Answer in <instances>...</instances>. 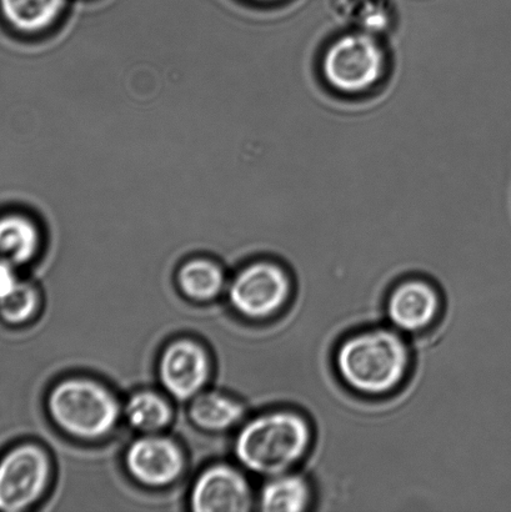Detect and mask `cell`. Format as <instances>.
Masks as SVG:
<instances>
[{
  "mask_svg": "<svg viewBox=\"0 0 511 512\" xmlns=\"http://www.w3.org/2000/svg\"><path fill=\"white\" fill-rule=\"evenodd\" d=\"M190 504L197 512H245L252 508V490L238 470L215 465L199 476Z\"/></svg>",
  "mask_w": 511,
  "mask_h": 512,
  "instance_id": "obj_10",
  "label": "cell"
},
{
  "mask_svg": "<svg viewBox=\"0 0 511 512\" xmlns=\"http://www.w3.org/2000/svg\"><path fill=\"white\" fill-rule=\"evenodd\" d=\"M39 298L32 285L19 281L18 285L0 299V318L8 324H23L37 311Z\"/></svg>",
  "mask_w": 511,
  "mask_h": 512,
  "instance_id": "obj_17",
  "label": "cell"
},
{
  "mask_svg": "<svg viewBox=\"0 0 511 512\" xmlns=\"http://www.w3.org/2000/svg\"><path fill=\"white\" fill-rule=\"evenodd\" d=\"M190 419L200 429L224 431L237 425L244 416L238 401L219 393H202L193 398L189 409Z\"/></svg>",
  "mask_w": 511,
  "mask_h": 512,
  "instance_id": "obj_14",
  "label": "cell"
},
{
  "mask_svg": "<svg viewBox=\"0 0 511 512\" xmlns=\"http://www.w3.org/2000/svg\"><path fill=\"white\" fill-rule=\"evenodd\" d=\"M124 413L129 424L144 433H157L172 419L167 401L153 391H140L133 395L125 405Z\"/></svg>",
  "mask_w": 511,
  "mask_h": 512,
  "instance_id": "obj_16",
  "label": "cell"
},
{
  "mask_svg": "<svg viewBox=\"0 0 511 512\" xmlns=\"http://www.w3.org/2000/svg\"><path fill=\"white\" fill-rule=\"evenodd\" d=\"M389 13L383 5L377 3H369L364 5L358 13V22L360 30L370 34L382 32L389 25Z\"/></svg>",
  "mask_w": 511,
  "mask_h": 512,
  "instance_id": "obj_18",
  "label": "cell"
},
{
  "mask_svg": "<svg viewBox=\"0 0 511 512\" xmlns=\"http://www.w3.org/2000/svg\"><path fill=\"white\" fill-rule=\"evenodd\" d=\"M313 493L302 475L285 473L270 478L260 493V508L267 512H303L312 504Z\"/></svg>",
  "mask_w": 511,
  "mask_h": 512,
  "instance_id": "obj_13",
  "label": "cell"
},
{
  "mask_svg": "<svg viewBox=\"0 0 511 512\" xmlns=\"http://www.w3.org/2000/svg\"><path fill=\"white\" fill-rule=\"evenodd\" d=\"M67 4L68 0H0V12L17 32L39 35L60 22Z\"/></svg>",
  "mask_w": 511,
  "mask_h": 512,
  "instance_id": "obj_11",
  "label": "cell"
},
{
  "mask_svg": "<svg viewBox=\"0 0 511 512\" xmlns=\"http://www.w3.org/2000/svg\"><path fill=\"white\" fill-rule=\"evenodd\" d=\"M257 2H274V0H257Z\"/></svg>",
  "mask_w": 511,
  "mask_h": 512,
  "instance_id": "obj_20",
  "label": "cell"
},
{
  "mask_svg": "<svg viewBox=\"0 0 511 512\" xmlns=\"http://www.w3.org/2000/svg\"><path fill=\"white\" fill-rule=\"evenodd\" d=\"M442 296L428 280L412 278L400 281L388 296L387 316L399 333L419 334L438 320Z\"/></svg>",
  "mask_w": 511,
  "mask_h": 512,
  "instance_id": "obj_7",
  "label": "cell"
},
{
  "mask_svg": "<svg viewBox=\"0 0 511 512\" xmlns=\"http://www.w3.org/2000/svg\"><path fill=\"white\" fill-rule=\"evenodd\" d=\"M50 463L35 444H22L0 459V511L27 510L47 489Z\"/></svg>",
  "mask_w": 511,
  "mask_h": 512,
  "instance_id": "obj_6",
  "label": "cell"
},
{
  "mask_svg": "<svg viewBox=\"0 0 511 512\" xmlns=\"http://www.w3.org/2000/svg\"><path fill=\"white\" fill-rule=\"evenodd\" d=\"M313 444L312 424L292 410L272 411L249 421L235 441L240 464L254 474L273 478L289 473Z\"/></svg>",
  "mask_w": 511,
  "mask_h": 512,
  "instance_id": "obj_2",
  "label": "cell"
},
{
  "mask_svg": "<svg viewBox=\"0 0 511 512\" xmlns=\"http://www.w3.org/2000/svg\"><path fill=\"white\" fill-rule=\"evenodd\" d=\"M293 283L287 270L272 261H257L235 276L229 296L234 309L250 319H268L289 303Z\"/></svg>",
  "mask_w": 511,
  "mask_h": 512,
  "instance_id": "obj_5",
  "label": "cell"
},
{
  "mask_svg": "<svg viewBox=\"0 0 511 512\" xmlns=\"http://www.w3.org/2000/svg\"><path fill=\"white\" fill-rule=\"evenodd\" d=\"M178 285L190 299L212 300L223 289V271L213 261L203 259L188 261L179 270Z\"/></svg>",
  "mask_w": 511,
  "mask_h": 512,
  "instance_id": "obj_15",
  "label": "cell"
},
{
  "mask_svg": "<svg viewBox=\"0 0 511 512\" xmlns=\"http://www.w3.org/2000/svg\"><path fill=\"white\" fill-rule=\"evenodd\" d=\"M40 232L34 220L24 214L0 217V261L18 268L38 254Z\"/></svg>",
  "mask_w": 511,
  "mask_h": 512,
  "instance_id": "obj_12",
  "label": "cell"
},
{
  "mask_svg": "<svg viewBox=\"0 0 511 512\" xmlns=\"http://www.w3.org/2000/svg\"><path fill=\"white\" fill-rule=\"evenodd\" d=\"M387 68V55L377 35L363 32L344 34L323 55L325 80L344 94L367 92L379 83Z\"/></svg>",
  "mask_w": 511,
  "mask_h": 512,
  "instance_id": "obj_4",
  "label": "cell"
},
{
  "mask_svg": "<svg viewBox=\"0 0 511 512\" xmlns=\"http://www.w3.org/2000/svg\"><path fill=\"white\" fill-rule=\"evenodd\" d=\"M14 266L0 261V299L9 294L15 286L18 285L19 280L15 274Z\"/></svg>",
  "mask_w": 511,
  "mask_h": 512,
  "instance_id": "obj_19",
  "label": "cell"
},
{
  "mask_svg": "<svg viewBox=\"0 0 511 512\" xmlns=\"http://www.w3.org/2000/svg\"><path fill=\"white\" fill-rule=\"evenodd\" d=\"M125 464L130 475L139 483L158 488L172 484L179 478L184 459L173 440L150 435L135 440L129 446Z\"/></svg>",
  "mask_w": 511,
  "mask_h": 512,
  "instance_id": "obj_9",
  "label": "cell"
},
{
  "mask_svg": "<svg viewBox=\"0 0 511 512\" xmlns=\"http://www.w3.org/2000/svg\"><path fill=\"white\" fill-rule=\"evenodd\" d=\"M209 375L208 355L195 341H175L164 350L160 358V381L175 399L195 398L207 384Z\"/></svg>",
  "mask_w": 511,
  "mask_h": 512,
  "instance_id": "obj_8",
  "label": "cell"
},
{
  "mask_svg": "<svg viewBox=\"0 0 511 512\" xmlns=\"http://www.w3.org/2000/svg\"><path fill=\"white\" fill-rule=\"evenodd\" d=\"M334 361L340 380L354 393L382 396L393 393L407 379L412 353L398 330L373 328L344 339Z\"/></svg>",
  "mask_w": 511,
  "mask_h": 512,
  "instance_id": "obj_1",
  "label": "cell"
},
{
  "mask_svg": "<svg viewBox=\"0 0 511 512\" xmlns=\"http://www.w3.org/2000/svg\"><path fill=\"white\" fill-rule=\"evenodd\" d=\"M50 418L75 438L99 439L117 425V399L103 385L89 379H69L55 385L48 398Z\"/></svg>",
  "mask_w": 511,
  "mask_h": 512,
  "instance_id": "obj_3",
  "label": "cell"
}]
</instances>
